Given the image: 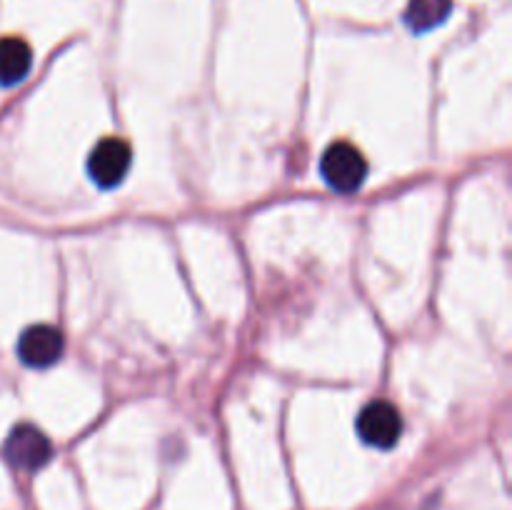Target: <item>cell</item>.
Wrapping results in <instances>:
<instances>
[{"label":"cell","mask_w":512,"mask_h":510,"mask_svg":"<svg viewBox=\"0 0 512 510\" xmlns=\"http://www.w3.org/2000/svg\"><path fill=\"white\" fill-rule=\"evenodd\" d=\"M320 173L330 188L348 195L355 193L368 178V160L353 143L338 140L325 148L323 158H320Z\"/></svg>","instance_id":"1"},{"label":"cell","mask_w":512,"mask_h":510,"mask_svg":"<svg viewBox=\"0 0 512 510\" xmlns=\"http://www.w3.org/2000/svg\"><path fill=\"white\" fill-rule=\"evenodd\" d=\"M130 163H133V150L128 140L110 135V138L98 140V145L90 150L88 175L100 188H115L128 175Z\"/></svg>","instance_id":"2"},{"label":"cell","mask_w":512,"mask_h":510,"mask_svg":"<svg viewBox=\"0 0 512 510\" xmlns=\"http://www.w3.org/2000/svg\"><path fill=\"white\" fill-rule=\"evenodd\" d=\"M3 453L13 468L33 473V470H40L53 458V445L45 438L43 430L30 423H20L5 438Z\"/></svg>","instance_id":"3"},{"label":"cell","mask_w":512,"mask_h":510,"mask_svg":"<svg viewBox=\"0 0 512 510\" xmlns=\"http://www.w3.org/2000/svg\"><path fill=\"white\" fill-rule=\"evenodd\" d=\"M358 435L368 445L380 450L393 448L403 435V418L400 410L388 400H373L358 415Z\"/></svg>","instance_id":"4"},{"label":"cell","mask_w":512,"mask_h":510,"mask_svg":"<svg viewBox=\"0 0 512 510\" xmlns=\"http://www.w3.org/2000/svg\"><path fill=\"white\" fill-rule=\"evenodd\" d=\"M65 350V338L53 325H30L18 338V358L30 368H50Z\"/></svg>","instance_id":"5"},{"label":"cell","mask_w":512,"mask_h":510,"mask_svg":"<svg viewBox=\"0 0 512 510\" xmlns=\"http://www.w3.org/2000/svg\"><path fill=\"white\" fill-rule=\"evenodd\" d=\"M33 65V50L23 38H0V85H18Z\"/></svg>","instance_id":"6"},{"label":"cell","mask_w":512,"mask_h":510,"mask_svg":"<svg viewBox=\"0 0 512 510\" xmlns=\"http://www.w3.org/2000/svg\"><path fill=\"white\" fill-rule=\"evenodd\" d=\"M453 13V0H408L403 20L413 33H428L438 28Z\"/></svg>","instance_id":"7"}]
</instances>
